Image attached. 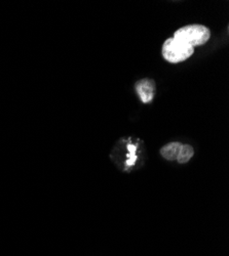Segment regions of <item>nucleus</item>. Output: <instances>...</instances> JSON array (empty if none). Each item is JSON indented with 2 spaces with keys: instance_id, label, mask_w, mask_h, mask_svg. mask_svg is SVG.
Listing matches in <instances>:
<instances>
[{
  "instance_id": "obj_1",
  "label": "nucleus",
  "mask_w": 229,
  "mask_h": 256,
  "mask_svg": "<svg viewBox=\"0 0 229 256\" xmlns=\"http://www.w3.org/2000/svg\"><path fill=\"white\" fill-rule=\"evenodd\" d=\"M211 37V32L209 28L202 25H189L177 30L174 34V38L188 44L192 47L204 46L209 41Z\"/></svg>"
},
{
  "instance_id": "obj_3",
  "label": "nucleus",
  "mask_w": 229,
  "mask_h": 256,
  "mask_svg": "<svg viewBox=\"0 0 229 256\" xmlns=\"http://www.w3.org/2000/svg\"><path fill=\"white\" fill-rule=\"evenodd\" d=\"M136 91L142 102L150 103L155 94V83L151 79H142L136 83Z\"/></svg>"
},
{
  "instance_id": "obj_2",
  "label": "nucleus",
  "mask_w": 229,
  "mask_h": 256,
  "mask_svg": "<svg viewBox=\"0 0 229 256\" xmlns=\"http://www.w3.org/2000/svg\"><path fill=\"white\" fill-rule=\"evenodd\" d=\"M194 48L174 37L167 39L162 46V57L167 62L177 64L190 58Z\"/></svg>"
},
{
  "instance_id": "obj_4",
  "label": "nucleus",
  "mask_w": 229,
  "mask_h": 256,
  "mask_svg": "<svg viewBox=\"0 0 229 256\" xmlns=\"http://www.w3.org/2000/svg\"><path fill=\"white\" fill-rule=\"evenodd\" d=\"M182 143L179 141H173L168 144H166L165 147H162L160 150V154L163 158L169 161H174L177 160V157L179 155V152L181 150Z\"/></svg>"
},
{
  "instance_id": "obj_5",
  "label": "nucleus",
  "mask_w": 229,
  "mask_h": 256,
  "mask_svg": "<svg viewBox=\"0 0 229 256\" xmlns=\"http://www.w3.org/2000/svg\"><path fill=\"white\" fill-rule=\"evenodd\" d=\"M193 155H194V150L190 146V144H182L181 150H180L179 155L177 157V161L180 164L187 163L193 157Z\"/></svg>"
}]
</instances>
